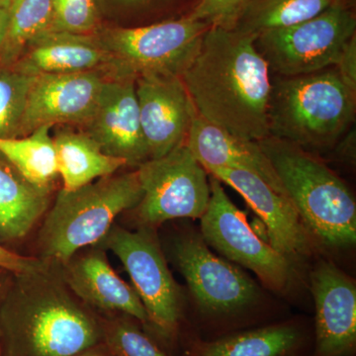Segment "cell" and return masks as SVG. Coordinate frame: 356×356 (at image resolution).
Instances as JSON below:
<instances>
[{
  "label": "cell",
  "mask_w": 356,
  "mask_h": 356,
  "mask_svg": "<svg viewBox=\"0 0 356 356\" xmlns=\"http://www.w3.org/2000/svg\"><path fill=\"white\" fill-rule=\"evenodd\" d=\"M19 276L0 313L9 355L76 356L95 346V320L46 270Z\"/></svg>",
  "instance_id": "cell-2"
},
{
  "label": "cell",
  "mask_w": 356,
  "mask_h": 356,
  "mask_svg": "<svg viewBox=\"0 0 356 356\" xmlns=\"http://www.w3.org/2000/svg\"><path fill=\"white\" fill-rule=\"evenodd\" d=\"M172 255L175 266L204 313H238L261 298L257 283L235 264L215 254L197 234L178 238Z\"/></svg>",
  "instance_id": "cell-10"
},
{
  "label": "cell",
  "mask_w": 356,
  "mask_h": 356,
  "mask_svg": "<svg viewBox=\"0 0 356 356\" xmlns=\"http://www.w3.org/2000/svg\"><path fill=\"white\" fill-rule=\"evenodd\" d=\"M318 356H344L356 343V285L334 264L320 261L311 273Z\"/></svg>",
  "instance_id": "cell-16"
},
{
  "label": "cell",
  "mask_w": 356,
  "mask_h": 356,
  "mask_svg": "<svg viewBox=\"0 0 356 356\" xmlns=\"http://www.w3.org/2000/svg\"><path fill=\"white\" fill-rule=\"evenodd\" d=\"M209 27L187 16L143 27L109 28L96 36L110 56L108 77H181L197 55Z\"/></svg>",
  "instance_id": "cell-6"
},
{
  "label": "cell",
  "mask_w": 356,
  "mask_h": 356,
  "mask_svg": "<svg viewBox=\"0 0 356 356\" xmlns=\"http://www.w3.org/2000/svg\"><path fill=\"white\" fill-rule=\"evenodd\" d=\"M336 0H254L233 29L257 37L271 30L291 27L316 17Z\"/></svg>",
  "instance_id": "cell-24"
},
{
  "label": "cell",
  "mask_w": 356,
  "mask_h": 356,
  "mask_svg": "<svg viewBox=\"0 0 356 356\" xmlns=\"http://www.w3.org/2000/svg\"><path fill=\"white\" fill-rule=\"evenodd\" d=\"M53 0H11L8 31L0 49V65H13L34 40L50 31Z\"/></svg>",
  "instance_id": "cell-25"
},
{
  "label": "cell",
  "mask_w": 356,
  "mask_h": 356,
  "mask_svg": "<svg viewBox=\"0 0 356 356\" xmlns=\"http://www.w3.org/2000/svg\"><path fill=\"white\" fill-rule=\"evenodd\" d=\"M252 1L254 0H199L189 16L210 27L233 29L241 14Z\"/></svg>",
  "instance_id": "cell-29"
},
{
  "label": "cell",
  "mask_w": 356,
  "mask_h": 356,
  "mask_svg": "<svg viewBox=\"0 0 356 356\" xmlns=\"http://www.w3.org/2000/svg\"><path fill=\"white\" fill-rule=\"evenodd\" d=\"M103 241L127 270L149 322L166 334L175 331L181 318V293L153 236L145 229L115 227Z\"/></svg>",
  "instance_id": "cell-11"
},
{
  "label": "cell",
  "mask_w": 356,
  "mask_h": 356,
  "mask_svg": "<svg viewBox=\"0 0 356 356\" xmlns=\"http://www.w3.org/2000/svg\"><path fill=\"white\" fill-rule=\"evenodd\" d=\"M0 337H1V332H0Z\"/></svg>",
  "instance_id": "cell-36"
},
{
  "label": "cell",
  "mask_w": 356,
  "mask_h": 356,
  "mask_svg": "<svg viewBox=\"0 0 356 356\" xmlns=\"http://www.w3.org/2000/svg\"><path fill=\"white\" fill-rule=\"evenodd\" d=\"M136 95L149 159L184 145L197 113L181 77L140 76L136 79Z\"/></svg>",
  "instance_id": "cell-12"
},
{
  "label": "cell",
  "mask_w": 356,
  "mask_h": 356,
  "mask_svg": "<svg viewBox=\"0 0 356 356\" xmlns=\"http://www.w3.org/2000/svg\"><path fill=\"white\" fill-rule=\"evenodd\" d=\"M105 154L124 159L127 165L147 161L149 152L136 95V79L106 77L95 111L83 126Z\"/></svg>",
  "instance_id": "cell-15"
},
{
  "label": "cell",
  "mask_w": 356,
  "mask_h": 356,
  "mask_svg": "<svg viewBox=\"0 0 356 356\" xmlns=\"http://www.w3.org/2000/svg\"><path fill=\"white\" fill-rule=\"evenodd\" d=\"M356 92L336 67L271 79L269 136L309 153L337 146L355 114Z\"/></svg>",
  "instance_id": "cell-3"
},
{
  "label": "cell",
  "mask_w": 356,
  "mask_h": 356,
  "mask_svg": "<svg viewBox=\"0 0 356 356\" xmlns=\"http://www.w3.org/2000/svg\"><path fill=\"white\" fill-rule=\"evenodd\" d=\"M106 77L102 72L35 76L18 138L44 126L69 124L83 127L95 111Z\"/></svg>",
  "instance_id": "cell-14"
},
{
  "label": "cell",
  "mask_w": 356,
  "mask_h": 356,
  "mask_svg": "<svg viewBox=\"0 0 356 356\" xmlns=\"http://www.w3.org/2000/svg\"><path fill=\"white\" fill-rule=\"evenodd\" d=\"M107 346L115 356H168L143 334L126 322H116L105 330Z\"/></svg>",
  "instance_id": "cell-28"
},
{
  "label": "cell",
  "mask_w": 356,
  "mask_h": 356,
  "mask_svg": "<svg viewBox=\"0 0 356 356\" xmlns=\"http://www.w3.org/2000/svg\"><path fill=\"white\" fill-rule=\"evenodd\" d=\"M300 343L298 327L285 323L200 341L193 348V356H292Z\"/></svg>",
  "instance_id": "cell-22"
},
{
  "label": "cell",
  "mask_w": 356,
  "mask_h": 356,
  "mask_svg": "<svg viewBox=\"0 0 356 356\" xmlns=\"http://www.w3.org/2000/svg\"><path fill=\"white\" fill-rule=\"evenodd\" d=\"M69 266L65 280L77 296L103 310L122 312L147 324L146 309L133 287L110 266L102 252H91Z\"/></svg>",
  "instance_id": "cell-19"
},
{
  "label": "cell",
  "mask_w": 356,
  "mask_h": 356,
  "mask_svg": "<svg viewBox=\"0 0 356 356\" xmlns=\"http://www.w3.org/2000/svg\"><path fill=\"white\" fill-rule=\"evenodd\" d=\"M212 177L238 192L266 226L267 242L290 261L310 257L316 242L287 197L245 170L210 168Z\"/></svg>",
  "instance_id": "cell-13"
},
{
  "label": "cell",
  "mask_w": 356,
  "mask_h": 356,
  "mask_svg": "<svg viewBox=\"0 0 356 356\" xmlns=\"http://www.w3.org/2000/svg\"><path fill=\"white\" fill-rule=\"evenodd\" d=\"M28 76L102 72L108 74L110 56L96 34L44 33L13 65Z\"/></svg>",
  "instance_id": "cell-17"
},
{
  "label": "cell",
  "mask_w": 356,
  "mask_h": 356,
  "mask_svg": "<svg viewBox=\"0 0 356 356\" xmlns=\"http://www.w3.org/2000/svg\"><path fill=\"white\" fill-rule=\"evenodd\" d=\"M50 191L30 184L0 159V238L18 240L27 235L48 210Z\"/></svg>",
  "instance_id": "cell-21"
},
{
  "label": "cell",
  "mask_w": 356,
  "mask_h": 356,
  "mask_svg": "<svg viewBox=\"0 0 356 356\" xmlns=\"http://www.w3.org/2000/svg\"><path fill=\"white\" fill-rule=\"evenodd\" d=\"M53 140L58 175L62 177L65 191H74L110 177L127 165L124 159L105 154L83 131L62 130Z\"/></svg>",
  "instance_id": "cell-20"
},
{
  "label": "cell",
  "mask_w": 356,
  "mask_h": 356,
  "mask_svg": "<svg viewBox=\"0 0 356 356\" xmlns=\"http://www.w3.org/2000/svg\"><path fill=\"white\" fill-rule=\"evenodd\" d=\"M50 126L20 138H0V154L30 184L51 191L57 177L56 151Z\"/></svg>",
  "instance_id": "cell-23"
},
{
  "label": "cell",
  "mask_w": 356,
  "mask_h": 356,
  "mask_svg": "<svg viewBox=\"0 0 356 356\" xmlns=\"http://www.w3.org/2000/svg\"><path fill=\"white\" fill-rule=\"evenodd\" d=\"M334 67L346 86L356 92V36L344 47Z\"/></svg>",
  "instance_id": "cell-31"
},
{
  "label": "cell",
  "mask_w": 356,
  "mask_h": 356,
  "mask_svg": "<svg viewBox=\"0 0 356 356\" xmlns=\"http://www.w3.org/2000/svg\"><path fill=\"white\" fill-rule=\"evenodd\" d=\"M355 33V15L334 1L316 17L262 33L255 46L277 76H305L336 67Z\"/></svg>",
  "instance_id": "cell-7"
},
{
  "label": "cell",
  "mask_w": 356,
  "mask_h": 356,
  "mask_svg": "<svg viewBox=\"0 0 356 356\" xmlns=\"http://www.w3.org/2000/svg\"><path fill=\"white\" fill-rule=\"evenodd\" d=\"M35 76L0 65V138H18Z\"/></svg>",
  "instance_id": "cell-26"
},
{
  "label": "cell",
  "mask_w": 356,
  "mask_h": 356,
  "mask_svg": "<svg viewBox=\"0 0 356 356\" xmlns=\"http://www.w3.org/2000/svg\"><path fill=\"white\" fill-rule=\"evenodd\" d=\"M257 37L211 26L181 79L199 117L243 139L269 136L270 70Z\"/></svg>",
  "instance_id": "cell-1"
},
{
  "label": "cell",
  "mask_w": 356,
  "mask_h": 356,
  "mask_svg": "<svg viewBox=\"0 0 356 356\" xmlns=\"http://www.w3.org/2000/svg\"><path fill=\"white\" fill-rule=\"evenodd\" d=\"M259 143L316 242L332 248L355 245V199L343 180L291 143L271 136Z\"/></svg>",
  "instance_id": "cell-4"
},
{
  "label": "cell",
  "mask_w": 356,
  "mask_h": 356,
  "mask_svg": "<svg viewBox=\"0 0 356 356\" xmlns=\"http://www.w3.org/2000/svg\"><path fill=\"white\" fill-rule=\"evenodd\" d=\"M76 356H106L104 353H102V351L97 350H86L83 351V353H79Z\"/></svg>",
  "instance_id": "cell-34"
},
{
  "label": "cell",
  "mask_w": 356,
  "mask_h": 356,
  "mask_svg": "<svg viewBox=\"0 0 356 356\" xmlns=\"http://www.w3.org/2000/svg\"><path fill=\"white\" fill-rule=\"evenodd\" d=\"M143 197L138 216L154 227L179 218L200 219L210 199L207 172L186 145L138 166Z\"/></svg>",
  "instance_id": "cell-9"
},
{
  "label": "cell",
  "mask_w": 356,
  "mask_h": 356,
  "mask_svg": "<svg viewBox=\"0 0 356 356\" xmlns=\"http://www.w3.org/2000/svg\"><path fill=\"white\" fill-rule=\"evenodd\" d=\"M209 184V203L200 218L203 240L229 261L252 271L268 289L286 290L293 277L291 261L257 235L220 180L211 175Z\"/></svg>",
  "instance_id": "cell-8"
},
{
  "label": "cell",
  "mask_w": 356,
  "mask_h": 356,
  "mask_svg": "<svg viewBox=\"0 0 356 356\" xmlns=\"http://www.w3.org/2000/svg\"><path fill=\"white\" fill-rule=\"evenodd\" d=\"M102 0H53L50 31L93 35L99 31Z\"/></svg>",
  "instance_id": "cell-27"
},
{
  "label": "cell",
  "mask_w": 356,
  "mask_h": 356,
  "mask_svg": "<svg viewBox=\"0 0 356 356\" xmlns=\"http://www.w3.org/2000/svg\"><path fill=\"white\" fill-rule=\"evenodd\" d=\"M124 6H137V4L143 3V2L147 1V0H117Z\"/></svg>",
  "instance_id": "cell-35"
},
{
  "label": "cell",
  "mask_w": 356,
  "mask_h": 356,
  "mask_svg": "<svg viewBox=\"0 0 356 356\" xmlns=\"http://www.w3.org/2000/svg\"><path fill=\"white\" fill-rule=\"evenodd\" d=\"M0 269H6L16 274L24 275L46 270L43 262L29 257H21L0 245Z\"/></svg>",
  "instance_id": "cell-30"
},
{
  "label": "cell",
  "mask_w": 356,
  "mask_h": 356,
  "mask_svg": "<svg viewBox=\"0 0 356 356\" xmlns=\"http://www.w3.org/2000/svg\"><path fill=\"white\" fill-rule=\"evenodd\" d=\"M143 197L137 170L58 192L41 232L44 254L67 264L77 250L102 241L114 220Z\"/></svg>",
  "instance_id": "cell-5"
},
{
  "label": "cell",
  "mask_w": 356,
  "mask_h": 356,
  "mask_svg": "<svg viewBox=\"0 0 356 356\" xmlns=\"http://www.w3.org/2000/svg\"><path fill=\"white\" fill-rule=\"evenodd\" d=\"M185 145L206 172L210 168L245 170L261 177L287 197L273 166L259 142L243 139L196 115Z\"/></svg>",
  "instance_id": "cell-18"
},
{
  "label": "cell",
  "mask_w": 356,
  "mask_h": 356,
  "mask_svg": "<svg viewBox=\"0 0 356 356\" xmlns=\"http://www.w3.org/2000/svg\"><path fill=\"white\" fill-rule=\"evenodd\" d=\"M11 0H0V49L3 46L8 31Z\"/></svg>",
  "instance_id": "cell-32"
},
{
  "label": "cell",
  "mask_w": 356,
  "mask_h": 356,
  "mask_svg": "<svg viewBox=\"0 0 356 356\" xmlns=\"http://www.w3.org/2000/svg\"><path fill=\"white\" fill-rule=\"evenodd\" d=\"M355 133H353V135H348L343 140V143L339 145V147H341L339 154H341V158L346 159V161H350V163H353V159L355 161Z\"/></svg>",
  "instance_id": "cell-33"
}]
</instances>
